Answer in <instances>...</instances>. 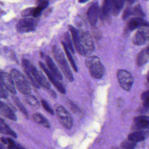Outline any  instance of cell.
<instances>
[{"instance_id":"6da1fadb","label":"cell","mask_w":149,"mask_h":149,"mask_svg":"<svg viewBox=\"0 0 149 149\" xmlns=\"http://www.w3.org/2000/svg\"><path fill=\"white\" fill-rule=\"evenodd\" d=\"M85 63L91 77L100 79L103 76L105 73V68L98 56H89L86 59Z\"/></svg>"},{"instance_id":"7a4b0ae2","label":"cell","mask_w":149,"mask_h":149,"mask_svg":"<svg viewBox=\"0 0 149 149\" xmlns=\"http://www.w3.org/2000/svg\"><path fill=\"white\" fill-rule=\"evenodd\" d=\"M52 51L54 57L58 63V65L62 71L64 76L69 81L72 82L74 80V77L70 67L65 58L64 54L62 51L56 46H54L52 47Z\"/></svg>"},{"instance_id":"3957f363","label":"cell","mask_w":149,"mask_h":149,"mask_svg":"<svg viewBox=\"0 0 149 149\" xmlns=\"http://www.w3.org/2000/svg\"><path fill=\"white\" fill-rule=\"evenodd\" d=\"M10 74L13 79L14 84L20 92L26 95H29L31 93L30 87L22 73L13 69L11 70Z\"/></svg>"},{"instance_id":"277c9868","label":"cell","mask_w":149,"mask_h":149,"mask_svg":"<svg viewBox=\"0 0 149 149\" xmlns=\"http://www.w3.org/2000/svg\"><path fill=\"white\" fill-rule=\"evenodd\" d=\"M81 55H86L91 53L94 49V45L91 35L87 31L79 33Z\"/></svg>"},{"instance_id":"5b68a950","label":"cell","mask_w":149,"mask_h":149,"mask_svg":"<svg viewBox=\"0 0 149 149\" xmlns=\"http://www.w3.org/2000/svg\"><path fill=\"white\" fill-rule=\"evenodd\" d=\"M116 76L120 87L125 91L130 90L133 84L132 74L126 70L119 69L117 71Z\"/></svg>"},{"instance_id":"8992f818","label":"cell","mask_w":149,"mask_h":149,"mask_svg":"<svg viewBox=\"0 0 149 149\" xmlns=\"http://www.w3.org/2000/svg\"><path fill=\"white\" fill-rule=\"evenodd\" d=\"M38 21L36 19L25 17L20 19L16 24V29L19 33H26L34 31Z\"/></svg>"},{"instance_id":"52a82bcc","label":"cell","mask_w":149,"mask_h":149,"mask_svg":"<svg viewBox=\"0 0 149 149\" xmlns=\"http://www.w3.org/2000/svg\"><path fill=\"white\" fill-rule=\"evenodd\" d=\"M56 112L59 121L62 126L66 129H70L73 126V119L69 112L61 105L56 108Z\"/></svg>"},{"instance_id":"ba28073f","label":"cell","mask_w":149,"mask_h":149,"mask_svg":"<svg viewBox=\"0 0 149 149\" xmlns=\"http://www.w3.org/2000/svg\"><path fill=\"white\" fill-rule=\"evenodd\" d=\"M28 77H33L36 83L40 86L45 88L49 89L51 88V85L49 81L47 80V78L42 74V72L38 71L36 69L35 66H33L30 70L25 71Z\"/></svg>"},{"instance_id":"9c48e42d","label":"cell","mask_w":149,"mask_h":149,"mask_svg":"<svg viewBox=\"0 0 149 149\" xmlns=\"http://www.w3.org/2000/svg\"><path fill=\"white\" fill-rule=\"evenodd\" d=\"M39 65L41 67V68L43 70V71L45 73L47 74L48 79L49 81L52 83V84L56 87V88L62 94H65L66 93V90L63 86L56 79V78L52 74V73L48 70L46 66L44 65V64L41 62H39Z\"/></svg>"},{"instance_id":"30bf717a","label":"cell","mask_w":149,"mask_h":149,"mask_svg":"<svg viewBox=\"0 0 149 149\" xmlns=\"http://www.w3.org/2000/svg\"><path fill=\"white\" fill-rule=\"evenodd\" d=\"M0 79L1 84L3 87H5L12 94H15L16 93L15 84L10 74L7 72L1 71Z\"/></svg>"},{"instance_id":"8fae6325","label":"cell","mask_w":149,"mask_h":149,"mask_svg":"<svg viewBox=\"0 0 149 149\" xmlns=\"http://www.w3.org/2000/svg\"><path fill=\"white\" fill-rule=\"evenodd\" d=\"M98 14L99 10L98 3L97 2H94L90 6L87 11V18L91 26H94L96 24Z\"/></svg>"},{"instance_id":"7c38bea8","label":"cell","mask_w":149,"mask_h":149,"mask_svg":"<svg viewBox=\"0 0 149 149\" xmlns=\"http://www.w3.org/2000/svg\"><path fill=\"white\" fill-rule=\"evenodd\" d=\"M149 27V22L141 17H134L129 20L128 23V30H134L140 27Z\"/></svg>"},{"instance_id":"4fadbf2b","label":"cell","mask_w":149,"mask_h":149,"mask_svg":"<svg viewBox=\"0 0 149 149\" xmlns=\"http://www.w3.org/2000/svg\"><path fill=\"white\" fill-rule=\"evenodd\" d=\"M133 127L136 130L149 129V116H139L134 118Z\"/></svg>"},{"instance_id":"5bb4252c","label":"cell","mask_w":149,"mask_h":149,"mask_svg":"<svg viewBox=\"0 0 149 149\" xmlns=\"http://www.w3.org/2000/svg\"><path fill=\"white\" fill-rule=\"evenodd\" d=\"M147 40V35L144 28L143 27L135 33L132 40V42L136 45H141L144 44Z\"/></svg>"},{"instance_id":"9a60e30c","label":"cell","mask_w":149,"mask_h":149,"mask_svg":"<svg viewBox=\"0 0 149 149\" xmlns=\"http://www.w3.org/2000/svg\"><path fill=\"white\" fill-rule=\"evenodd\" d=\"M0 114L12 120H17V118L11 108L1 101H0Z\"/></svg>"},{"instance_id":"2e32d148","label":"cell","mask_w":149,"mask_h":149,"mask_svg":"<svg viewBox=\"0 0 149 149\" xmlns=\"http://www.w3.org/2000/svg\"><path fill=\"white\" fill-rule=\"evenodd\" d=\"M149 136V132L145 130H140L132 132L127 136V139L134 142H139L144 140Z\"/></svg>"},{"instance_id":"e0dca14e","label":"cell","mask_w":149,"mask_h":149,"mask_svg":"<svg viewBox=\"0 0 149 149\" xmlns=\"http://www.w3.org/2000/svg\"><path fill=\"white\" fill-rule=\"evenodd\" d=\"M68 28L70 32L71 33V34L72 36V40H73V42L74 45L75 49L78 52V54L81 55V48H80V44L79 33H78L77 30L73 26L71 25H69Z\"/></svg>"},{"instance_id":"ac0fdd59","label":"cell","mask_w":149,"mask_h":149,"mask_svg":"<svg viewBox=\"0 0 149 149\" xmlns=\"http://www.w3.org/2000/svg\"><path fill=\"white\" fill-rule=\"evenodd\" d=\"M46 63H47L49 69L50 70L49 71L52 73V74L56 79H58L59 80H62V74H61L58 68L56 67L55 63L54 62L53 60L49 56H47L46 58Z\"/></svg>"},{"instance_id":"d6986e66","label":"cell","mask_w":149,"mask_h":149,"mask_svg":"<svg viewBox=\"0 0 149 149\" xmlns=\"http://www.w3.org/2000/svg\"><path fill=\"white\" fill-rule=\"evenodd\" d=\"M123 1H111V14L117 16L124 5Z\"/></svg>"},{"instance_id":"ffe728a7","label":"cell","mask_w":149,"mask_h":149,"mask_svg":"<svg viewBox=\"0 0 149 149\" xmlns=\"http://www.w3.org/2000/svg\"><path fill=\"white\" fill-rule=\"evenodd\" d=\"M99 13L101 19H105L111 13V1H104Z\"/></svg>"},{"instance_id":"44dd1931","label":"cell","mask_w":149,"mask_h":149,"mask_svg":"<svg viewBox=\"0 0 149 149\" xmlns=\"http://www.w3.org/2000/svg\"><path fill=\"white\" fill-rule=\"evenodd\" d=\"M33 118L36 123L40 124L47 128L50 127L49 122L42 114L40 113H36L33 115Z\"/></svg>"},{"instance_id":"7402d4cb","label":"cell","mask_w":149,"mask_h":149,"mask_svg":"<svg viewBox=\"0 0 149 149\" xmlns=\"http://www.w3.org/2000/svg\"><path fill=\"white\" fill-rule=\"evenodd\" d=\"M149 59V55L146 52V49L141 50L138 54L137 56V65L139 66H141L144 65L146 62H147Z\"/></svg>"},{"instance_id":"603a6c76","label":"cell","mask_w":149,"mask_h":149,"mask_svg":"<svg viewBox=\"0 0 149 149\" xmlns=\"http://www.w3.org/2000/svg\"><path fill=\"white\" fill-rule=\"evenodd\" d=\"M48 1H44L40 2V3L38 4V5L37 7L34 8L32 16L34 17H37L38 16H39L41 13L42 12V11L44 9H45L48 6Z\"/></svg>"},{"instance_id":"cb8c5ba5","label":"cell","mask_w":149,"mask_h":149,"mask_svg":"<svg viewBox=\"0 0 149 149\" xmlns=\"http://www.w3.org/2000/svg\"><path fill=\"white\" fill-rule=\"evenodd\" d=\"M62 46L63 47V49H64L65 54H66V55L67 56V58H68V60H69L71 66H72V68L73 69V70H74V71L75 72H77V65H76V63H75V62H74V59H73V57H72L70 51H69V49H68V48L67 45H66V44L65 43V42L62 41Z\"/></svg>"},{"instance_id":"d4e9b609","label":"cell","mask_w":149,"mask_h":149,"mask_svg":"<svg viewBox=\"0 0 149 149\" xmlns=\"http://www.w3.org/2000/svg\"><path fill=\"white\" fill-rule=\"evenodd\" d=\"M0 133L10 135L15 138L17 137L16 133L13 131L6 123H5L4 122L0 123Z\"/></svg>"},{"instance_id":"484cf974","label":"cell","mask_w":149,"mask_h":149,"mask_svg":"<svg viewBox=\"0 0 149 149\" xmlns=\"http://www.w3.org/2000/svg\"><path fill=\"white\" fill-rule=\"evenodd\" d=\"M13 100H14V102H15V104L18 107L19 110L22 112V113L25 116L26 118H28V117H29L28 112H27L26 109L25 108V107H24V105L19 101V100L17 97H13Z\"/></svg>"},{"instance_id":"4316f807","label":"cell","mask_w":149,"mask_h":149,"mask_svg":"<svg viewBox=\"0 0 149 149\" xmlns=\"http://www.w3.org/2000/svg\"><path fill=\"white\" fill-rule=\"evenodd\" d=\"M136 143L127 139L122 142L120 146L123 149H133L136 146Z\"/></svg>"},{"instance_id":"83f0119b","label":"cell","mask_w":149,"mask_h":149,"mask_svg":"<svg viewBox=\"0 0 149 149\" xmlns=\"http://www.w3.org/2000/svg\"><path fill=\"white\" fill-rule=\"evenodd\" d=\"M132 15L137 16V17L145 16V14L143 12L140 5H137L132 8Z\"/></svg>"},{"instance_id":"f1b7e54d","label":"cell","mask_w":149,"mask_h":149,"mask_svg":"<svg viewBox=\"0 0 149 149\" xmlns=\"http://www.w3.org/2000/svg\"><path fill=\"white\" fill-rule=\"evenodd\" d=\"M64 37H65V43L67 45L68 49H70L73 53H74V48H73V44H72V40H71V38L70 37L69 34L68 32H66L65 34Z\"/></svg>"},{"instance_id":"f546056e","label":"cell","mask_w":149,"mask_h":149,"mask_svg":"<svg viewBox=\"0 0 149 149\" xmlns=\"http://www.w3.org/2000/svg\"><path fill=\"white\" fill-rule=\"evenodd\" d=\"M26 100L27 102L31 106H36L38 104V100L33 95H27L26 97Z\"/></svg>"},{"instance_id":"4dcf8cb0","label":"cell","mask_w":149,"mask_h":149,"mask_svg":"<svg viewBox=\"0 0 149 149\" xmlns=\"http://www.w3.org/2000/svg\"><path fill=\"white\" fill-rule=\"evenodd\" d=\"M41 104H42V105L43 108H44V109L46 110L49 113H50L51 115H54V110L51 107V106L49 105V104L47 102V101H45L44 99H42L41 100Z\"/></svg>"},{"instance_id":"1f68e13d","label":"cell","mask_w":149,"mask_h":149,"mask_svg":"<svg viewBox=\"0 0 149 149\" xmlns=\"http://www.w3.org/2000/svg\"><path fill=\"white\" fill-rule=\"evenodd\" d=\"M132 15V8L130 7H127L123 13L122 19L126 20Z\"/></svg>"},{"instance_id":"d6a6232c","label":"cell","mask_w":149,"mask_h":149,"mask_svg":"<svg viewBox=\"0 0 149 149\" xmlns=\"http://www.w3.org/2000/svg\"><path fill=\"white\" fill-rule=\"evenodd\" d=\"M34 8H29L24 10L22 13V16L23 17H28L32 16Z\"/></svg>"},{"instance_id":"836d02e7","label":"cell","mask_w":149,"mask_h":149,"mask_svg":"<svg viewBox=\"0 0 149 149\" xmlns=\"http://www.w3.org/2000/svg\"><path fill=\"white\" fill-rule=\"evenodd\" d=\"M9 95L7 91L3 88V87L0 86V98H7Z\"/></svg>"},{"instance_id":"e575fe53","label":"cell","mask_w":149,"mask_h":149,"mask_svg":"<svg viewBox=\"0 0 149 149\" xmlns=\"http://www.w3.org/2000/svg\"><path fill=\"white\" fill-rule=\"evenodd\" d=\"M8 149H17L15 146V143L11 139H8Z\"/></svg>"},{"instance_id":"d590c367","label":"cell","mask_w":149,"mask_h":149,"mask_svg":"<svg viewBox=\"0 0 149 149\" xmlns=\"http://www.w3.org/2000/svg\"><path fill=\"white\" fill-rule=\"evenodd\" d=\"M149 98V90L147 91H144V93H143L141 95V100H146L147 98Z\"/></svg>"},{"instance_id":"8d00e7d4","label":"cell","mask_w":149,"mask_h":149,"mask_svg":"<svg viewBox=\"0 0 149 149\" xmlns=\"http://www.w3.org/2000/svg\"><path fill=\"white\" fill-rule=\"evenodd\" d=\"M143 107L145 108H146L147 109H149V98L144 100Z\"/></svg>"},{"instance_id":"74e56055","label":"cell","mask_w":149,"mask_h":149,"mask_svg":"<svg viewBox=\"0 0 149 149\" xmlns=\"http://www.w3.org/2000/svg\"><path fill=\"white\" fill-rule=\"evenodd\" d=\"M1 141L4 143V144H8V139H6V138H5L3 137H2L1 138Z\"/></svg>"},{"instance_id":"f35d334b","label":"cell","mask_w":149,"mask_h":149,"mask_svg":"<svg viewBox=\"0 0 149 149\" xmlns=\"http://www.w3.org/2000/svg\"><path fill=\"white\" fill-rule=\"evenodd\" d=\"M15 146H16V147H17V149H25L23 147L21 146L20 144H17V143H15Z\"/></svg>"},{"instance_id":"ab89813d","label":"cell","mask_w":149,"mask_h":149,"mask_svg":"<svg viewBox=\"0 0 149 149\" xmlns=\"http://www.w3.org/2000/svg\"><path fill=\"white\" fill-rule=\"evenodd\" d=\"M146 49V52H147V54H148V55H149V45L146 48H145Z\"/></svg>"},{"instance_id":"60d3db41","label":"cell","mask_w":149,"mask_h":149,"mask_svg":"<svg viewBox=\"0 0 149 149\" xmlns=\"http://www.w3.org/2000/svg\"><path fill=\"white\" fill-rule=\"evenodd\" d=\"M147 80L148 81V82L149 83V72L148 73V74H147Z\"/></svg>"},{"instance_id":"b9f144b4","label":"cell","mask_w":149,"mask_h":149,"mask_svg":"<svg viewBox=\"0 0 149 149\" xmlns=\"http://www.w3.org/2000/svg\"><path fill=\"white\" fill-rule=\"evenodd\" d=\"M86 2V1H79V2H80V3H84Z\"/></svg>"},{"instance_id":"7bdbcfd3","label":"cell","mask_w":149,"mask_h":149,"mask_svg":"<svg viewBox=\"0 0 149 149\" xmlns=\"http://www.w3.org/2000/svg\"><path fill=\"white\" fill-rule=\"evenodd\" d=\"M1 70H0V75H1ZM0 86L3 87L2 85V84H1V79H0Z\"/></svg>"},{"instance_id":"ee69618b","label":"cell","mask_w":149,"mask_h":149,"mask_svg":"<svg viewBox=\"0 0 149 149\" xmlns=\"http://www.w3.org/2000/svg\"><path fill=\"white\" fill-rule=\"evenodd\" d=\"M4 122V121H3V120L0 118V123H1V122Z\"/></svg>"},{"instance_id":"f6af8a7d","label":"cell","mask_w":149,"mask_h":149,"mask_svg":"<svg viewBox=\"0 0 149 149\" xmlns=\"http://www.w3.org/2000/svg\"><path fill=\"white\" fill-rule=\"evenodd\" d=\"M0 149H2V148H1V146H0Z\"/></svg>"}]
</instances>
